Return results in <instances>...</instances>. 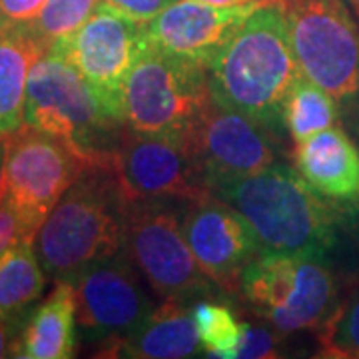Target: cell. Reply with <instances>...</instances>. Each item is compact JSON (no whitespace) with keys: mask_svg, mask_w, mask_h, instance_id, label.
Masks as SVG:
<instances>
[{"mask_svg":"<svg viewBox=\"0 0 359 359\" xmlns=\"http://www.w3.org/2000/svg\"><path fill=\"white\" fill-rule=\"evenodd\" d=\"M128 204L112 164L86 168L34 236L46 278L70 280L92 262L122 252Z\"/></svg>","mask_w":359,"mask_h":359,"instance_id":"2","label":"cell"},{"mask_svg":"<svg viewBox=\"0 0 359 359\" xmlns=\"http://www.w3.org/2000/svg\"><path fill=\"white\" fill-rule=\"evenodd\" d=\"M240 294L282 335L320 332L339 306V280L327 256L262 250L242 271Z\"/></svg>","mask_w":359,"mask_h":359,"instance_id":"5","label":"cell"},{"mask_svg":"<svg viewBox=\"0 0 359 359\" xmlns=\"http://www.w3.org/2000/svg\"><path fill=\"white\" fill-rule=\"evenodd\" d=\"M102 0H46L36 18L22 25L44 50H50L56 40L72 34L88 20Z\"/></svg>","mask_w":359,"mask_h":359,"instance_id":"23","label":"cell"},{"mask_svg":"<svg viewBox=\"0 0 359 359\" xmlns=\"http://www.w3.org/2000/svg\"><path fill=\"white\" fill-rule=\"evenodd\" d=\"M46 0H0V30L28 25Z\"/></svg>","mask_w":359,"mask_h":359,"instance_id":"26","label":"cell"},{"mask_svg":"<svg viewBox=\"0 0 359 359\" xmlns=\"http://www.w3.org/2000/svg\"><path fill=\"white\" fill-rule=\"evenodd\" d=\"M318 334L323 358L359 359V287L339 302Z\"/></svg>","mask_w":359,"mask_h":359,"instance_id":"24","label":"cell"},{"mask_svg":"<svg viewBox=\"0 0 359 359\" xmlns=\"http://www.w3.org/2000/svg\"><path fill=\"white\" fill-rule=\"evenodd\" d=\"M204 297L192 304V318L200 335V346L205 355L224 359H238V349L244 335V321L224 302Z\"/></svg>","mask_w":359,"mask_h":359,"instance_id":"22","label":"cell"},{"mask_svg":"<svg viewBox=\"0 0 359 359\" xmlns=\"http://www.w3.org/2000/svg\"><path fill=\"white\" fill-rule=\"evenodd\" d=\"M257 6L262 4L212 6L196 0H174L146 22V34L158 50L198 62L210 70L222 48Z\"/></svg>","mask_w":359,"mask_h":359,"instance_id":"15","label":"cell"},{"mask_svg":"<svg viewBox=\"0 0 359 359\" xmlns=\"http://www.w3.org/2000/svg\"><path fill=\"white\" fill-rule=\"evenodd\" d=\"M212 6H245V4H268V2H278V0H196Z\"/></svg>","mask_w":359,"mask_h":359,"instance_id":"31","label":"cell"},{"mask_svg":"<svg viewBox=\"0 0 359 359\" xmlns=\"http://www.w3.org/2000/svg\"><path fill=\"white\" fill-rule=\"evenodd\" d=\"M212 194L248 219L262 250L330 256L337 245L339 216L334 202L287 164L276 162L250 178L219 184Z\"/></svg>","mask_w":359,"mask_h":359,"instance_id":"3","label":"cell"},{"mask_svg":"<svg viewBox=\"0 0 359 359\" xmlns=\"http://www.w3.org/2000/svg\"><path fill=\"white\" fill-rule=\"evenodd\" d=\"M212 100L205 66L150 44L124 84V124L138 134L184 140Z\"/></svg>","mask_w":359,"mask_h":359,"instance_id":"6","label":"cell"},{"mask_svg":"<svg viewBox=\"0 0 359 359\" xmlns=\"http://www.w3.org/2000/svg\"><path fill=\"white\" fill-rule=\"evenodd\" d=\"M302 74L283 0L257 6L212 62V98L280 136L283 102Z\"/></svg>","mask_w":359,"mask_h":359,"instance_id":"1","label":"cell"},{"mask_svg":"<svg viewBox=\"0 0 359 359\" xmlns=\"http://www.w3.org/2000/svg\"><path fill=\"white\" fill-rule=\"evenodd\" d=\"M278 134L256 120L222 106L208 104L184 144L212 192L219 184L250 178L278 162Z\"/></svg>","mask_w":359,"mask_h":359,"instance_id":"12","label":"cell"},{"mask_svg":"<svg viewBox=\"0 0 359 359\" xmlns=\"http://www.w3.org/2000/svg\"><path fill=\"white\" fill-rule=\"evenodd\" d=\"M104 4L138 22H150L174 0H102Z\"/></svg>","mask_w":359,"mask_h":359,"instance_id":"28","label":"cell"},{"mask_svg":"<svg viewBox=\"0 0 359 359\" xmlns=\"http://www.w3.org/2000/svg\"><path fill=\"white\" fill-rule=\"evenodd\" d=\"M112 168L130 202L156 198L194 202L212 194L180 138L138 134L126 128Z\"/></svg>","mask_w":359,"mask_h":359,"instance_id":"13","label":"cell"},{"mask_svg":"<svg viewBox=\"0 0 359 359\" xmlns=\"http://www.w3.org/2000/svg\"><path fill=\"white\" fill-rule=\"evenodd\" d=\"M282 334L271 325H252L244 321V335L238 349V359H271L282 355Z\"/></svg>","mask_w":359,"mask_h":359,"instance_id":"25","label":"cell"},{"mask_svg":"<svg viewBox=\"0 0 359 359\" xmlns=\"http://www.w3.org/2000/svg\"><path fill=\"white\" fill-rule=\"evenodd\" d=\"M184 204L168 198L130 202L124 250L162 302L176 299L192 306L222 290L202 271L188 245L182 228Z\"/></svg>","mask_w":359,"mask_h":359,"instance_id":"7","label":"cell"},{"mask_svg":"<svg viewBox=\"0 0 359 359\" xmlns=\"http://www.w3.org/2000/svg\"><path fill=\"white\" fill-rule=\"evenodd\" d=\"M88 166L65 142L28 124L8 136L4 196L28 238L34 240L52 208Z\"/></svg>","mask_w":359,"mask_h":359,"instance_id":"10","label":"cell"},{"mask_svg":"<svg viewBox=\"0 0 359 359\" xmlns=\"http://www.w3.org/2000/svg\"><path fill=\"white\" fill-rule=\"evenodd\" d=\"M294 168L334 204L359 202V148L341 126H330L294 144Z\"/></svg>","mask_w":359,"mask_h":359,"instance_id":"16","label":"cell"},{"mask_svg":"<svg viewBox=\"0 0 359 359\" xmlns=\"http://www.w3.org/2000/svg\"><path fill=\"white\" fill-rule=\"evenodd\" d=\"M25 124L62 140L90 166L112 164L126 126L108 114L76 68L42 54L26 82Z\"/></svg>","mask_w":359,"mask_h":359,"instance_id":"4","label":"cell"},{"mask_svg":"<svg viewBox=\"0 0 359 359\" xmlns=\"http://www.w3.org/2000/svg\"><path fill=\"white\" fill-rule=\"evenodd\" d=\"M25 238H28V233L22 226V219L4 196L0 200V257L6 254L8 248H13L16 242L25 240ZM28 240H32V238H28Z\"/></svg>","mask_w":359,"mask_h":359,"instance_id":"27","label":"cell"},{"mask_svg":"<svg viewBox=\"0 0 359 359\" xmlns=\"http://www.w3.org/2000/svg\"><path fill=\"white\" fill-rule=\"evenodd\" d=\"M76 299L78 334L100 347L136 330L156 308L144 276L126 250L92 262L70 278Z\"/></svg>","mask_w":359,"mask_h":359,"instance_id":"11","label":"cell"},{"mask_svg":"<svg viewBox=\"0 0 359 359\" xmlns=\"http://www.w3.org/2000/svg\"><path fill=\"white\" fill-rule=\"evenodd\" d=\"M26 318H0V359L14 358V349L18 344L20 332L25 327Z\"/></svg>","mask_w":359,"mask_h":359,"instance_id":"29","label":"cell"},{"mask_svg":"<svg viewBox=\"0 0 359 359\" xmlns=\"http://www.w3.org/2000/svg\"><path fill=\"white\" fill-rule=\"evenodd\" d=\"M339 120V104L334 96L299 74L283 102V128L294 144L308 140L321 130L335 126Z\"/></svg>","mask_w":359,"mask_h":359,"instance_id":"21","label":"cell"},{"mask_svg":"<svg viewBox=\"0 0 359 359\" xmlns=\"http://www.w3.org/2000/svg\"><path fill=\"white\" fill-rule=\"evenodd\" d=\"M46 273L34 240H20L0 257V318H25L44 294Z\"/></svg>","mask_w":359,"mask_h":359,"instance_id":"20","label":"cell"},{"mask_svg":"<svg viewBox=\"0 0 359 359\" xmlns=\"http://www.w3.org/2000/svg\"><path fill=\"white\" fill-rule=\"evenodd\" d=\"M302 74L339 106L359 100V28L344 0H283Z\"/></svg>","mask_w":359,"mask_h":359,"instance_id":"8","label":"cell"},{"mask_svg":"<svg viewBox=\"0 0 359 359\" xmlns=\"http://www.w3.org/2000/svg\"><path fill=\"white\" fill-rule=\"evenodd\" d=\"M78 323L74 285L70 280L54 282L44 302L34 306L20 332L14 358L68 359L76 355Z\"/></svg>","mask_w":359,"mask_h":359,"instance_id":"18","label":"cell"},{"mask_svg":"<svg viewBox=\"0 0 359 359\" xmlns=\"http://www.w3.org/2000/svg\"><path fill=\"white\" fill-rule=\"evenodd\" d=\"M42 54L46 50L25 26L0 30V138L25 124L26 82Z\"/></svg>","mask_w":359,"mask_h":359,"instance_id":"19","label":"cell"},{"mask_svg":"<svg viewBox=\"0 0 359 359\" xmlns=\"http://www.w3.org/2000/svg\"><path fill=\"white\" fill-rule=\"evenodd\" d=\"M100 358L182 359L196 355L200 335L192 318V306L164 299L128 335L98 347Z\"/></svg>","mask_w":359,"mask_h":359,"instance_id":"17","label":"cell"},{"mask_svg":"<svg viewBox=\"0 0 359 359\" xmlns=\"http://www.w3.org/2000/svg\"><path fill=\"white\" fill-rule=\"evenodd\" d=\"M148 46L146 22L100 2L84 25L56 40L48 52L76 68L104 110L124 124V84Z\"/></svg>","mask_w":359,"mask_h":359,"instance_id":"9","label":"cell"},{"mask_svg":"<svg viewBox=\"0 0 359 359\" xmlns=\"http://www.w3.org/2000/svg\"><path fill=\"white\" fill-rule=\"evenodd\" d=\"M182 228L196 262L222 292H240V278L245 266L262 252L248 219L222 198L186 202Z\"/></svg>","mask_w":359,"mask_h":359,"instance_id":"14","label":"cell"},{"mask_svg":"<svg viewBox=\"0 0 359 359\" xmlns=\"http://www.w3.org/2000/svg\"><path fill=\"white\" fill-rule=\"evenodd\" d=\"M6 158H8V136L0 138V200L6 194Z\"/></svg>","mask_w":359,"mask_h":359,"instance_id":"30","label":"cell"},{"mask_svg":"<svg viewBox=\"0 0 359 359\" xmlns=\"http://www.w3.org/2000/svg\"><path fill=\"white\" fill-rule=\"evenodd\" d=\"M347 4H349V6L353 8V13L359 16V0H347Z\"/></svg>","mask_w":359,"mask_h":359,"instance_id":"32","label":"cell"}]
</instances>
